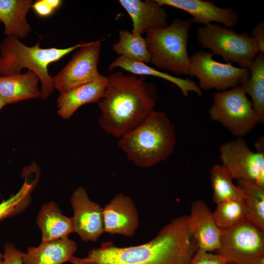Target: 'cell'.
Here are the masks:
<instances>
[{
    "instance_id": "obj_32",
    "label": "cell",
    "mask_w": 264,
    "mask_h": 264,
    "mask_svg": "<svg viewBox=\"0 0 264 264\" xmlns=\"http://www.w3.org/2000/svg\"><path fill=\"white\" fill-rule=\"evenodd\" d=\"M250 36L256 42L259 53H264V22L263 21L252 28Z\"/></svg>"
},
{
    "instance_id": "obj_5",
    "label": "cell",
    "mask_w": 264,
    "mask_h": 264,
    "mask_svg": "<svg viewBox=\"0 0 264 264\" xmlns=\"http://www.w3.org/2000/svg\"><path fill=\"white\" fill-rule=\"evenodd\" d=\"M192 19H175L165 27L148 30L145 38L156 67L178 76L188 75L190 57L187 47Z\"/></svg>"
},
{
    "instance_id": "obj_1",
    "label": "cell",
    "mask_w": 264,
    "mask_h": 264,
    "mask_svg": "<svg viewBox=\"0 0 264 264\" xmlns=\"http://www.w3.org/2000/svg\"><path fill=\"white\" fill-rule=\"evenodd\" d=\"M198 249L188 216L172 219L156 236L144 243L118 247L104 241L86 256H73L70 264H190Z\"/></svg>"
},
{
    "instance_id": "obj_25",
    "label": "cell",
    "mask_w": 264,
    "mask_h": 264,
    "mask_svg": "<svg viewBox=\"0 0 264 264\" xmlns=\"http://www.w3.org/2000/svg\"><path fill=\"white\" fill-rule=\"evenodd\" d=\"M210 172L214 203L217 204L230 199H244L242 190L233 183V178L222 165H213Z\"/></svg>"
},
{
    "instance_id": "obj_21",
    "label": "cell",
    "mask_w": 264,
    "mask_h": 264,
    "mask_svg": "<svg viewBox=\"0 0 264 264\" xmlns=\"http://www.w3.org/2000/svg\"><path fill=\"white\" fill-rule=\"evenodd\" d=\"M36 222L42 232V242L66 238L73 232L71 218L63 215L54 201L42 206Z\"/></svg>"
},
{
    "instance_id": "obj_14",
    "label": "cell",
    "mask_w": 264,
    "mask_h": 264,
    "mask_svg": "<svg viewBox=\"0 0 264 264\" xmlns=\"http://www.w3.org/2000/svg\"><path fill=\"white\" fill-rule=\"evenodd\" d=\"M161 6H171L188 13L192 17L193 23L207 25L213 22L222 24L230 28L239 21L237 12L231 8L217 6L211 1L203 0H156Z\"/></svg>"
},
{
    "instance_id": "obj_7",
    "label": "cell",
    "mask_w": 264,
    "mask_h": 264,
    "mask_svg": "<svg viewBox=\"0 0 264 264\" xmlns=\"http://www.w3.org/2000/svg\"><path fill=\"white\" fill-rule=\"evenodd\" d=\"M210 119L237 137H242L259 124L252 103L241 86L215 92L209 110Z\"/></svg>"
},
{
    "instance_id": "obj_24",
    "label": "cell",
    "mask_w": 264,
    "mask_h": 264,
    "mask_svg": "<svg viewBox=\"0 0 264 264\" xmlns=\"http://www.w3.org/2000/svg\"><path fill=\"white\" fill-rule=\"evenodd\" d=\"M249 79L241 85L252 99L259 124L264 122V53L259 52L249 68Z\"/></svg>"
},
{
    "instance_id": "obj_30",
    "label": "cell",
    "mask_w": 264,
    "mask_h": 264,
    "mask_svg": "<svg viewBox=\"0 0 264 264\" xmlns=\"http://www.w3.org/2000/svg\"><path fill=\"white\" fill-rule=\"evenodd\" d=\"M60 0H38L34 2L32 8L39 16H49L61 5Z\"/></svg>"
},
{
    "instance_id": "obj_17",
    "label": "cell",
    "mask_w": 264,
    "mask_h": 264,
    "mask_svg": "<svg viewBox=\"0 0 264 264\" xmlns=\"http://www.w3.org/2000/svg\"><path fill=\"white\" fill-rule=\"evenodd\" d=\"M108 82L107 76L61 93L57 99L58 114L69 119L82 106L97 102L102 97Z\"/></svg>"
},
{
    "instance_id": "obj_2",
    "label": "cell",
    "mask_w": 264,
    "mask_h": 264,
    "mask_svg": "<svg viewBox=\"0 0 264 264\" xmlns=\"http://www.w3.org/2000/svg\"><path fill=\"white\" fill-rule=\"evenodd\" d=\"M104 94L98 102L99 123L107 133L120 138L134 129L154 111L157 87L144 76L117 71L107 76Z\"/></svg>"
},
{
    "instance_id": "obj_22",
    "label": "cell",
    "mask_w": 264,
    "mask_h": 264,
    "mask_svg": "<svg viewBox=\"0 0 264 264\" xmlns=\"http://www.w3.org/2000/svg\"><path fill=\"white\" fill-rule=\"evenodd\" d=\"M115 67H120L136 75L153 76L164 79L176 86L185 97L188 96L191 91L195 92L199 96L202 94L198 86L190 79L173 76L151 67L145 63L124 56H119L116 58L110 64L109 68L110 71H112Z\"/></svg>"
},
{
    "instance_id": "obj_23",
    "label": "cell",
    "mask_w": 264,
    "mask_h": 264,
    "mask_svg": "<svg viewBox=\"0 0 264 264\" xmlns=\"http://www.w3.org/2000/svg\"><path fill=\"white\" fill-rule=\"evenodd\" d=\"M23 176L24 182L19 191L0 203V221L22 213L29 206L31 194L39 179V171L30 167L24 171Z\"/></svg>"
},
{
    "instance_id": "obj_26",
    "label": "cell",
    "mask_w": 264,
    "mask_h": 264,
    "mask_svg": "<svg viewBox=\"0 0 264 264\" xmlns=\"http://www.w3.org/2000/svg\"><path fill=\"white\" fill-rule=\"evenodd\" d=\"M118 35L119 41L112 46L116 53L145 64L150 62L146 42L141 35L125 29L119 30Z\"/></svg>"
},
{
    "instance_id": "obj_28",
    "label": "cell",
    "mask_w": 264,
    "mask_h": 264,
    "mask_svg": "<svg viewBox=\"0 0 264 264\" xmlns=\"http://www.w3.org/2000/svg\"><path fill=\"white\" fill-rule=\"evenodd\" d=\"M212 213L216 223L220 229L237 225L247 220V217L243 199H230L219 202Z\"/></svg>"
},
{
    "instance_id": "obj_16",
    "label": "cell",
    "mask_w": 264,
    "mask_h": 264,
    "mask_svg": "<svg viewBox=\"0 0 264 264\" xmlns=\"http://www.w3.org/2000/svg\"><path fill=\"white\" fill-rule=\"evenodd\" d=\"M119 2L131 18L133 33L141 35L148 30L168 25L167 13L156 0H120Z\"/></svg>"
},
{
    "instance_id": "obj_8",
    "label": "cell",
    "mask_w": 264,
    "mask_h": 264,
    "mask_svg": "<svg viewBox=\"0 0 264 264\" xmlns=\"http://www.w3.org/2000/svg\"><path fill=\"white\" fill-rule=\"evenodd\" d=\"M221 230L216 252L228 264H264V230L247 220Z\"/></svg>"
},
{
    "instance_id": "obj_29",
    "label": "cell",
    "mask_w": 264,
    "mask_h": 264,
    "mask_svg": "<svg viewBox=\"0 0 264 264\" xmlns=\"http://www.w3.org/2000/svg\"><path fill=\"white\" fill-rule=\"evenodd\" d=\"M190 264H228L224 258L220 254H213L198 249Z\"/></svg>"
},
{
    "instance_id": "obj_4",
    "label": "cell",
    "mask_w": 264,
    "mask_h": 264,
    "mask_svg": "<svg viewBox=\"0 0 264 264\" xmlns=\"http://www.w3.org/2000/svg\"><path fill=\"white\" fill-rule=\"evenodd\" d=\"M40 42L34 46L25 45L15 37H8L0 44V76L21 73L27 68L34 72L41 83L40 98L49 97L54 89L52 77L49 74L48 66L57 62L84 43L65 48H42Z\"/></svg>"
},
{
    "instance_id": "obj_33",
    "label": "cell",
    "mask_w": 264,
    "mask_h": 264,
    "mask_svg": "<svg viewBox=\"0 0 264 264\" xmlns=\"http://www.w3.org/2000/svg\"><path fill=\"white\" fill-rule=\"evenodd\" d=\"M6 105L4 102L0 98V110Z\"/></svg>"
},
{
    "instance_id": "obj_12",
    "label": "cell",
    "mask_w": 264,
    "mask_h": 264,
    "mask_svg": "<svg viewBox=\"0 0 264 264\" xmlns=\"http://www.w3.org/2000/svg\"><path fill=\"white\" fill-rule=\"evenodd\" d=\"M70 203L73 212L71 218L73 232L84 242L97 241L104 233L103 208L91 200L82 187L73 192Z\"/></svg>"
},
{
    "instance_id": "obj_6",
    "label": "cell",
    "mask_w": 264,
    "mask_h": 264,
    "mask_svg": "<svg viewBox=\"0 0 264 264\" xmlns=\"http://www.w3.org/2000/svg\"><path fill=\"white\" fill-rule=\"evenodd\" d=\"M196 39L202 48L210 49L226 63H236L248 69L259 53L255 41L247 33H238L216 23L198 28Z\"/></svg>"
},
{
    "instance_id": "obj_34",
    "label": "cell",
    "mask_w": 264,
    "mask_h": 264,
    "mask_svg": "<svg viewBox=\"0 0 264 264\" xmlns=\"http://www.w3.org/2000/svg\"><path fill=\"white\" fill-rule=\"evenodd\" d=\"M2 257V254L0 252V260L1 259Z\"/></svg>"
},
{
    "instance_id": "obj_9",
    "label": "cell",
    "mask_w": 264,
    "mask_h": 264,
    "mask_svg": "<svg viewBox=\"0 0 264 264\" xmlns=\"http://www.w3.org/2000/svg\"><path fill=\"white\" fill-rule=\"evenodd\" d=\"M213 55L199 50L190 57L188 75L198 79V86L201 90L225 91L241 86L249 79V69L219 62L213 59Z\"/></svg>"
},
{
    "instance_id": "obj_11",
    "label": "cell",
    "mask_w": 264,
    "mask_h": 264,
    "mask_svg": "<svg viewBox=\"0 0 264 264\" xmlns=\"http://www.w3.org/2000/svg\"><path fill=\"white\" fill-rule=\"evenodd\" d=\"M220 152L222 165L233 179L250 180L264 188V152L252 151L242 137L222 144Z\"/></svg>"
},
{
    "instance_id": "obj_13",
    "label": "cell",
    "mask_w": 264,
    "mask_h": 264,
    "mask_svg": "<svg viewBox=\"0 0 264 264\" xmlns=\"http://www.w3.org/2000/svg\"><path fill=\"white\" fill-rule=\"evenodd\" d=\"M104 232L132 237L139 223L133 199L123 193L116 195L103 208Z\"/></svg>"
},
{
    "instance_id": "obj_15",
    "label": "cell",
    "mask_w": 264,
    "mask_h": 264,
    "mask_svg": "<svg viewBox=\"0 0 264 264\" xmlns=\"http://www.w3.org/2000/svg\"><path fill=\"white\" fill-rule=\"evenodd\" d=\"M188 220L198 249L216 252L220 246L221 230L216 223L212 212L203 200L198 199L192 202Z\"/></svg>"
},
{
    "instance_id": "obj_10",
    "label": "cell",
    "mask_w": 264,
    "mask_h": 264,
    "mask_svg": "<svg viewBox=\"0 0 264 264\" xmlns=\"http://www.w3.org/2000/svg\"><path fill=\"white\" fill-rule=\"evenodd\" d=\"M102 41L84 43L66 66L52 77L54 88L60 93L105 76L97 69Z\"/></svg>"
},
{
    "instance_id": "obj_3",
    "label": "cell",
    "mask_w": 264,
    "mask_h": 264,
    "mask_svg": "<svg viewBox=\"0 0 264 264\" xmlns=\"http://www.w3.org/2000/svg\"><path fill=\"white\" fill-rule=\"evenodd\" d=\"M176 142L175 128L167 114L154 111L140 125L120 137L119 147L140 168H149L167 159Z\"/></svg>"
},
{
    "instance_id": "obj_31",
    "label": "cell",
    "mask_w": 264,
    "mask_h": 264,
    "mask_svg": "<svg viewBox=\"0 0 264 264\" xmlns=\"http://www.w3.org/2000/svg\"><path fill=\"white\" fill-rule=\"evenodd\" d=\"M24 253L16 248L12 243H6L4 246V252L0 264H23Z\"/></svg>"
},
{
    "instance_id": "obj_27",
    "label": "cell",
    "mask_w": 264,
    "mask_h": 264,
    "mask_svg": "<svg viewBox=\"0 0 264 264\" xmlns=\"http://www.w3.org/2000/svg\"><path fill=\"white\" fill-rule=\"evenodd\" d=\"M244 195L247 220L264 230V188L248 180L237 181Z\"/></svg>"
},
{
    "instance_id": "obj_18",
    "label": "cell",
    "mask_w": 264,
    "mask_h": 264,
    "mask_svg": "<svg viewBox=\"0 0 264 264\" xmlns=\"http://www.w3.org/2000/svg\"><path fill=\"white\" fill-rule=\"evenodd\" d=\"M77 249L76 242L68 237L42 242L24 253L23 264H63L69 262Z\"/></svg>"
},
{
    "instance_id": "obj_19",
    "label": "cell",
    "mask_w": 264,
    "mask_h": 264,
    "mask_svg": "<svg viewBox=\"0 0 264 264\" xmlns=\"http://www.w3.org/2000/svg\"><path fill=\"white\" fill-rule=\"evenodd\" d=\"M39 79L32 71L0 76V98L5 105L40 97Z\"/></svg>"
},
{
    "instance_id": "obj_20",
    "label": "cell",
    "mask_w": 264,
    "mask_h": 264,
    "mask_svg": "<svg viewBox=\"0 0 264 264\" xmlns=\"http://www.w3.org/2000/svg\"><path fill=\"white\" fill-rule=\"evenodd\" d=\"M33 3L31 0H0V22L4 25L5 35L18 39L29 35L31 28L26 16Z\"/></svg>"
}]
</instances>
